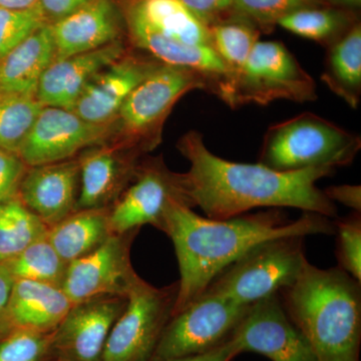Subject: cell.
<instances>
[{"mask_svg":"<svg viewBox=\"0 0 361 361\" xmlns=\"http://www.w3.org/2000/svg\"><path fill=\"white\" fill-rule=\"evenodd\" d=\"M39 0H0V7L14 11H23L37 6Z\"/></svg>","mask_w":361,"mask_h":361,"instance_id":"40","label":"cell"},{"mask_svg":"<svg viewBox=\"0 0 361 361\" xmlns=\"http://www.w3.org/2000/svg\"><path fill=\"white\" fill-rule=\"evenodd\" d=\"M163 232L172 240L179 265L174 316L203 295L222 271L257 244L278 237L331 235L336 226L330 218L310 212L288 220L277 209L211 219L174 202L166 214Z\"/></svg>","mask_w":361,"mask_h":361,"instance_id":"2","label":"cell"},{"mask_svg":"<svg viewBox=\"0 0 361 361\" xmlns=\"http://www.w3.org/2000/svg\"><path fill=\"white\" fill-rule=\"evenodd\" d=\"M110 208L82 209L49 228L47 238L66 263L96 250L111 236Z\"/></svg>","mask_w":361,"mask_h":361,"instance_id":"23","label":"cell"},{"mask_svg":"<svg viewBox=\"0 0 361 361\" xmlns=\"http://www.w3.org/2000/svg\"><path fill=\"white\" fill-rule=\"evenodd\" d=\"M325 6L324 0H233L231 16L250 21L261 32L297 11Z\"/></svg>","mask_w":361,"mask_h":361,"instance_id":"30","label":"cell"},{"mask_svg":"<svg viewBox=\"0 0 361 361\" xmlns=\"http://www.w3.org/2000/svg\"><path fill=\"white\" fill-rule=\"evenodd\" d=\"M323 84L353 110L361 101V25L355 23L327 47Z\"/></svg>","mask_w":361,"mask_h":361,"instance_id":"24","label":"cell"},{"mask_svg":"<svg viewBox=\"0 0 361 361\" xmlns=\"http://www.w3.org/2000/svg\"><path fill=\"white\" fill-rule=\"evenodd\" d=\"M161 63L147 54L127 52L90 80L71 111L87 122L113 125L133 90Z\"/></svg>","mask_w":361,"mask_h":361,"instance_id":"16","label":"cell"},{"mask_svg":"<svg viewBox=\"0 0 361 361\" xmlns=\"http://www.w3.org/2000/svg\"><path fill=\"white\" fill-rule=\"evenodd\" d=\"M361 137L312 113H304L268 128L259 164L278 172L350 165Z\"/></svg>","mask_w":361,"mask_h":361,"instance_id":"4","label":"cell"},{"mask_svg":"<svg viewBox=\"0 0 361 361\" xmlns=\"http://www.w3.org/2000/svg\"><path fill=\"white\" fill-rule=\"evenodd\" d=\"M304 240L284 236L257 244L222 271L205 292L241 306L279 294L296 281L308 261Z\"/></svg>","mask_w":361,"mask_h":361,"instance_id":"6","label":"cell"},{"mask_svg":"<svg viewBox=\"0 0 361 361\" xmlns=\"http://www.w3.org/2000/svg\"><path fill=\"white\" fill-rule=\"evenodd\" d=\"M14 279L6 263L0 262V315L6 307L11 292L13 290Z\"/></svg>","mask_w":361,"mask_h":361,"instance_id":"39","label":"cell"},{"mask_svg":"<svg viewBox=\"0 0 361 361\" xmlns=\"http://www.w3.org/2000/svg\"><path fill=\"white\" fill-rule=\"evenodd\" d=\"M327 198L334 203H341L342 205L353 209L356 213L361 211V186L360 185H336L324 190Z\"/></svg>","mask_w":361,"mask_h":361,"instance_id":"37","label":"cell"},{"mask_svg":"<svg viewBox=\"0 0 361 361\" xmlns=\"http://www.w3.org/2000/svg\"><path fill=\"white\" fill-rule=\"evenodd\" d=\"M207 26L229 18L232 13L233 0H180Z\"/></svg>","mask_w":361,"mask_h":361,"instance_id":"35","label":"cell"},{"mask_svg":"<svg viewBox=\"0 0 361 361\" xmlns=\"http://www.w3.org/2000/svg\"><path fill=\"white\" fill-rule=\"evenodd\" d=\"M232 338L240 353L271 361H318L310 342L285 312L279 294L249 306Z\"/></svg>","mask_w":361,"mask_h":361,"instance_id":"14","label":"cell"},{"mask_svg":"<svg viewBox=\"0 0 361 361\" xmlns=\"http://www.w3.org/2000/svg\"><path fill=\"white\" fill-rule=\"evenodd\" d=\"M47 23L39 4L23 11L0 7V59Z\"/></svg>","mask_w":361,"mask_h":361,"instance_id":"32","label":"cell"},{"mask_svg":"<svg viewBox=\"0 0 361 361\" xmlns=\"http://www.w3.org/2000/svg\"><path fill=\"white\" fill-rule=\"evenodd\" d=\"M73 305L61 287L16 280L0 315V337L13 331H54Z\"/></svg>","mask_w":361,"mask_h":361,"instance_id":"20","label":"cell"},{"mask_svg":"<svg viewBox=\"0 0 361 361\" xmlns=\"http://www.w3.org/2000/svg\"><path fill=\"white\" fill-rule=\"evenodd\" d=\"M56 59L85 54L121 39L122 20L113 0H92L51 23Z\"/></svg>","mask_w":361,"mask_h":361,"instance_id":"21","label":"cell"},{"mask_svg":"<svg viewBox=\"0 0 361 361\" xmlns=\"http://www.w3.org/2000/svg\"><path fill=\"white\" fill-rule=\"evenodd\" d=\"M330 6H336L338 8L346 9V11H353V9L360 8L361 0H324Z\"/></svg>","mask_w":361,"mask_h":361,"instance_id":"41","label":"cell"},{"mask_svg":"<svg viewBox=\"0 0 361 361\" xmlns=\"http://www.w3.org/2000/svg\"><path fill=\"white\" fill-rule=\"evenodd\" d=\"M125 20L132 44L161 61L191 47H212L209 26L180 0H128Z\"/></svg>","mask_w":361,"mask_h":361,"instance_id":"9","label":"cell"},{"mask_svg":"<svg viewBox=\"0 0 361 361\" xmlns=\"http://www.w3.org/2000/svg\"><path fill=\"white\" fill-rule=\"evenodd\" d=\"M56 59L51 25L47 23L0 59V92L35 97L42 75Z\"/></svg>","mask_w":361,"mask_h":361,"instance_id":"22","label":"cell"},{"mask_svg":"<svg viewBox=\"0 0 361 361\" xmlns=\"http://www.w3.org/2000/svg\"><path fill=\"white\" fill-rule=\"evenodd\" d=\"M4 263L16 280H28L58 287L63 284L68 265L52 246L47 235Z\"/></svg>","mask_w":361,"mask_h":361,"instance_id":"28","label":"cell"},{"mask_svg":"<svg viewBox=\"0 0 361 361\" xmlns=\"http://www.w3.org/2000/svg\"><path fill=\"white\" fill-rule=\"evenodd\" d=\"M241 355L236 341L231 338L229 341L200 355L183 356V357L170 358L161 361H232L236 356Z\"/></svg>","mask_w":361,"mask_h":361,"instance_id":"38","label":"cell"},{"mask_svg":"<svg viewBox=\"0 0 361 361\" xmlns=\"http://www.w3.org/2000/svg\"><path fill=\"white\" fill-rule=\"evenodd\" d=\"M357 21L350 11L329 6L300 9L278 23L289 32L329 47Z\"/></svg>","mask_w":361,"mask_h":361,"instance_id":"26","label":"cell"},{"mask_svg":"<svg viewBox=\"0 0 361 361\" xmlns=\"http://www.w3.org/2000/svg\"><path fill=\"white\" fill-rule=\"evenodd\" d=\"M49 228L28 210L18 197L0 203V262H7L26 247L44 238Z\"/></svg>","mask_w":361,"mask_h":361,"instance_id":"27","label":"cell"},{"mask_svg":"<svg viewBox=\"0 0 361 361\" xmlns=\"http://www.w3.org/2000/svg\"><path fill=\"white\" fill-rule=\"evenodd\" d=\"M113 125H97L73 111L44 106L18 152L27 167L71 160L80 152L103 145Z\"/></svg>","mask_w":361,"mask_h":361,"instance_id":"13","label":"cell"},{"mask_svg":"<svg viewBox=\"0 0 361 361\" xmlns=\"http://www.w3.org/2000/svg\"><path fill=\"white\" fill-rule=\"evenodd\" d=\"M195 90L210 92L205 78L182 66L161 63L133 90L118 111L116 142L142 154L157 148L178 101Z\"/></svg>","mask_w":361,"mask_h":361,"instance_id":"5","label":"cell"},{"mask_svg":"<svg viewBox=\"0 0 361 361\" xmlns=\"http://www.w3.org/2000/svg\"><path fill=\"white\" fill-rule=\"evenodd\" d=\"M178 281L170 286H153L141 279L128 295V303L116 320L104 348L102 361H152L172 318Z\"/></svg>","mask_w":361,"mask_h":361,"instance_id":"8","label":"cell"},{"mask_svg":"<svg viewBox=\"0 0 361 361\" xmlns=\"http://www.w3.org/2000/svg\"><path fill=\"white\" fill-rule=\"evenodd\" d=\"M92 0H39V6L47 23H54L78 11Z\"/></svg>","mask_w":361,"mask_h":361,"instance_id":"36","label":"cell"},{"mask_svg":"<svg viewBox=\"0 0 361 361\" xmlns=\"http://www.w3.org/2000/svg\"><path fill=\"white\" fill-rule=\"evenodd\" d=\"M27 169L18 154L0 148V203L18 196Z\"/></svg>","mask_w":361,"mask_h":361,"instance_id":"34","label":"cell"},{"mask_svg":"<svg viewBox=\"0 0 361 361\" xmlns=\"http://www.w3.org/2000/svg\"><path fill=\"white\" fill-rule=\"evenodd\" d=\"M139 231L111 234L96 250L68 263L61 288L71 303L97 297L129 295L141 279L130 261V248Z\"/></svg>","mask_w":361,"mask_h":361,"instance_id":"12","label":"cell"},{"mask_svg":"<svg viewBox=\"0 0 361 361\" xmlns=\"http://www.w3.org/2000/svg\"><path fill=\"white\" fill-rule=\"evenodd\" d=\"M211 45L227 73V94L224 103L229 106L233 87L245 66L253 47L259 42L260 30L250 21L231 16L209 26Z\"/></svg>","mask_w":361,"mask_h":361,"instance_id":"25","label":"cell"},{"mask_svg":"<svg viewBox=\"0 0 361 361\" xmlns=\"http://www.w3.org/2000/svg\"><path fill=\"white\" fill-rule=\"evenodd\" d=\"M127 52L120 39L94 51L56 59L42 75L35 99L42 106L71 111L90 80Z\"/></svg>","mask_w":361,"mask_h":361,"instance_id":"19","label":"cell"},{"mask_svg":"<svg viewBox=\"0 0 361 361\" xmlns=\"http://www.w3.org/2000/svg\"><path fill=\"white\" fill-rule=\"evenodd\" d=\"M174 202L195 208L184 174L169 170L161 158L141 161L134 179L110 208L111 234L151 225L163 232L168 209Z\"/></svg>","mask_w":361,"mask_h":361,"instance_id":"11","label":"cell"},{"mask_svg":"<svg viewBox=\"0 0 361 361\" xmlns=\"http://www.w3.org/2000/svg\"><path fill=\"white\" fill-rule=\"evenodd\" d=\"M177 148L190 163V170L184 173L188 195L206 217L230 219L262 207L337 217L336 203L316 186L336 169L278 172L259 163H235L214 155L203 135L194 130L180 137Z\"/></svg>","mask_w":361,"mask_h":361,"instance_id":"1","label":"cell"},{"mask_svg":"<svg viewBox=\"0 0 361 361\" xmlns=\"http://www.w3.org/2000/svg\"><path fill=\"white\" fill-rule=\"evenodd\" d=\"M249 306L205 292L172 316L152 361L200 355L229 341Z\"/></svg>","mask_w":361,"mask_h":361,"instance_id":"10","label":"cell"},{"mask_svg":"<svg viewBox=\"0 0 361 361\" xmlns=\"http://www.w3.org/2000/svg\"><path fill=\"white\" fill-rule=\"evenodd\" d=\"M80 192V161L28 167L18 197L47 227L58 224L77 211Z\"/></svg>","mask_w":361,"mask_h":361,"instance_id":"18","label":"cell"},{"mask_svg":"<svg viewBox=\"0 0 361 361\" xmlns=\"http://www.w3.org/2000/svg\"><path fill=\"white\" fill-rule=\"evenodd\" d=\"M317 97L314 80L286 45L259 40L235 82L229 106H267L279 99L304 104Z\"/></svg>","mask_w":361,"mask_h":361,"instance_id":"7","label":"cell"},{"mask_svg":"<svg viewBox=\"0 0 361 361\" xmlns=\"http://www.w3.org/2000/svg\"><path fill=\"white\" fill-rule=\"evenodd\" d=\"M339 268L361 281V216L353 212L334 222Z\"/></svg>","mask_w":361,"mask_h":361,"instance_id":"33","label":"cell"},{"mask_svg":"<svg viewBox=\"0 0 361 361\" xmlns=\"http://www.w3.org/2000/svg\"><path fill=\"white\" fill-rule=\"evenodd\" d=\"M44 106L35 97L0 92V148L18 155Z\"/></svg>","mask_w":361,"mask_h":361,"instance_id":"29","label":"cell"},{"mask_svg":"<svg viewBox=\"0 0 361 361\" xmlns=\"http://www.w3.org/2000/svg\"><path fill=\"white\" fill-rule=\"evenodd\" d=\"M142 155L116 142L80 156L77 210L111 208L134 179Z\"/></svg>","mask_w":361,"mask_h":361,"instance_id":"17","label":"cell"},{"mask_svg":"<svg viewBox=\"0 0 361 361\" xmlns=\"http://www.w3.org/2000/svg\"><path fill=\"white\" fill-rule=\"evenodd\" d=\"M128 303V297L103 296L71 306L54 331L56 361H102L111 329Z\"/></svg>","mask_w":361,"mask_h":361,"instance_id":"15","label":"cell"},{"mask_svg":"<svg viewBox=\"0 0 361 361\" xmlns=\"http://www.w3.org/2000/svg\"><path fill=\"white\" fill-rule=\"evenodd\" d=\"M279 297L318 361H360V282L341 268L320 269L307 261Z\"/></svg>","mask_w":361,"mask_h":361,"instance_id":"3","label":"cell"},{"mask_svg":"<svg viewBox=\"0 0 361 361\" xmlns=\"http://www.w3.org/2000/svg\"><path fill=\"white\" fill-rule=\"evenodd\" d=\"M54 331H13L0 337V361H56Z\"/></svg>","mask_w":361,"mask_h":361,"instance_id":"31","label":"cell"}]
</instances>
